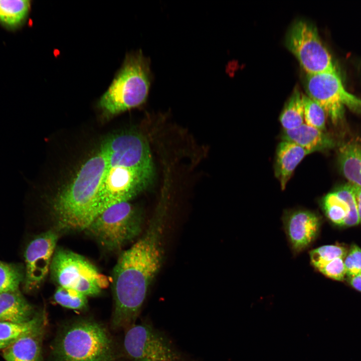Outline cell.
Instances as JSON below:
<instances>
[{"mask_svg": "<svg viewBox=\"0 0 361 361\" xmlns=\"http://www.w3.org/2000/svg\"><path fill=\"white\" fill-rule=\"evenodd\" d=\"M30 9L29 1L0 0V23L8 28H16L24 23Z\"/></svg>", "mask_w": 361, "mask_h": 361, "instance_id": "ffe728a7", "label": "cell"}, {"mask_svg": "<svg viewBox=\"0 0 361 361\" xmlns=\"http://www.w3.org/2000/svg\"><path fill=\"white\" fill-rule=\"evenodd\" d=\"M102 146L107 164L95 218L109 207L129 201L136 196L149 185L154 174L148 145L140 135L134 132L117 134Z\"/></svg>", "mask_w": 361, "mask_h": 361, "instance_id": "7a4b0ae2", "label": "cell"}, {"mask_svg": "<svg viewBox=\"0 0 361 361\" xmlns=\"http://www.w3.org/2000/svg\"><path fill=\"white\" fill-rule=\"evenodd\" d=\"M352 186L357 206L359 222L361 224V188L353 185Z\"/></svg>", "mask_w": 361, "mask_h": 361, "instance_id": "83f0119b", "label": "cell"}, {"mask_svg": "<svg viewBox=\"0 0 361 361\" xmlns=\"http://www.w3.org/2000/svg\"><path fill=\"white\" fill-rule=\"evenodd\" d=\"M286 233L292 249L298 253L308 247L318 234L320 220L314 213L306 210L286 212L283 217Z\"/></svg>", "mask_w": 361, "mask_h": 361, "instance_id": "7c38bea8", "label": "cell"}, {"mask_svg": "<svg viewBox=\"0 0 361 361\" xmlns=\"http://www.w3.org/2000/svg\"><path fill=\"white\" fill-rule=\"evenodd\" d=\"M280 121L284 129H291L304 123L302 94L295 89L286 104L280 116Z\"/></svg>", "mask_w": 361, "mask_h": 361, "instance_id": "44dd1931", "label": "cell"}, {"mask_svg": "<svg viewBox=\"0 0 361 361\" xmlns=\"http://www.w3.org/2000/svg\"><path fill=\"white\" fill-rule=\"evenodd\" d=\"M152 80L149 59L140 50L128 54L98 105L107 115L137 107L146 100Z\"/></svg>", "mask_w": 361, "mask_h": 361, "instance_id": "5b68a950", "label": "cell"}, {"mask_svg": "<svg viewBox=\"0 0 361 361\" xmlns=\"http://www.w3.org/2000/svg\"><path fill=\"white\" fill-rule=\"evenodd\" d=\"M23 278L19 269L0 261V293L18 290Z\"/></svg>", "mask_w": 361, "mask_h": 361, "instance_id": "d4e9b609", "label": "cell"}, {"mask_svg": "<svg viewBox=\"0 0 361 361\" xmlns=\"http://www.w3.org/2000/svg\"><path fill=\"white\" fill-rule=\"evenodd\" d=\"M58 233L49 230L37 236L27 246L25 254V289L38 288L46 277L56 249Z\"/></svg>", "mask_w": 361, "mask_h": 361, "instance_id": "8fae6325", "label": "cell"}, {"mask_svg": "<svg viewBox=\"0 0 361 361\" xmlns=\"http://www.w3.org/2000/svg\"><path fill=\"white\" fill-rule=\"evenodd\" d=\"M304 123L324 131L326 125V113L322 108L307 96L302 94Z\"/></svg>", "mask_w": 361, "mask_h": 361, "instance_id": "603a6c76", "label": "cell"}, {"mask_svg": "<svg viewBox=\"0 0 361 361\" xmlns=\"http://www.w3.org/2000/svg\"><path fill=\"white\" fill-rule=\"evenodd\" d=\"M327 218L333 224L347 227L359 224L357 206L350 184L325 195L321 202Z\"/></svg>", "mask_w": 361, "mask_h": 361, "instance_id": "4fadbf2b", "label": "cell"}, {"mask_svg": "<svg viewBox=\"0 0 361 361\" xmlns=\"http://www.w3.org/2000/svg\"><path fill=\"white\" fill-rule=\"evenodd\" d=\"M46 321L45 313L43 312L25 322L0 321V342L10 344L21 337L45 325Z\"/></svg>", "mask_w": 361, "mask_h": 361, "instance_id": "d6986e66", "label": "cell"}, {"mask_svg": "<svg viewBox=\"0 0 361 361\" xmlns=\"http://www.w3.org/2000/svg\"><path fill=\"white\" fill-rule=\"evenodd\" d=\"M50 271L61 286L75 289L87 296H95L108 283L105 276L81 255L63 248L55 251Z\"/></svg>", "mask_w": 361, "mask_h": 361, "instance_id": "ba28073f", "label": "cell"}, {"mask_svg": "<svg viewBox=\"0 0 361 361\" xmlns=\"http://www.w3.org/2000/svg\"><path fill=\"white\" fill-rule=\"evenodd\" d=\"M346 275L350 277L361 272V249L352 245L344 258Z\"/></svg>", "mask_w": 361, "mask_h": 361, "instance_id": "4316f807", "label": "cell"}, {"mask_svg": "<svg viewBox=\"0 0 361 361\" xmlns=\"http://www.w3.org/2000/svg\"><path fill=\"white\" fill-rule=\"evenodd\" d=\"M44 325L21 337L3 349L6 361H42Z\"/></svg>", "mask_w": 361, "mask_h": 361, "instance_id": "5bb4252c", "label": "cell"}, {"mask_svg": "<svg viewBox=\"0 0 361 361\" xmlns=\"http://www.w3.org/2000/svg\"><path fill=\"white\" fill-rule=\"evenodd\" d=\"M107 164L106 152L102 145L99 151L83 164L73 181L55 199L53 212L60 230H85L95 218Z\"/></svg>", "mask_w": 361, "mask_h": 361, "instance_id": "3957f363", "label": "cell"}, {"mask_svg": "<svg viewBox=\"0 0 361 361\" xmlns=\"http://www.w3.org/2000/svg\"><path fill=\"white\" fill-rule=\"evenodd\" d=\"M282 139L295 143L309 154L331 148L334 145L333 140L324 131L305 123L293 129H283Z\"/></svg>", "mask_w": 361, "mask_h": 361, "instance_id": "9a60e30c", "label": "cell"}, {"mask_svg": "<svg viewBox=\"0 0 361 361\" xmlns=\"http://www.w3.org/2000/svg\"><path fill=\"white\" fill-rule=\"evenodd\" d=\"M305 89L334 124L343 120L345 107L361 114V99L346 90L337 72L306 74Z\"/></svg>", "mask_w": 361, "mask_h": 361, "instance_id": "9c48e42d", "label": "cell"}, {"mask_svg": "<svg viewBox=\"0 0 361 361\" xmlns=\"http://www.w3.org/2000/svg\"><path fill=\"white\" fill-rule=\"evenodd\" d=\"M309 153L292 142L282 140L278 144L275 165V173L284 190L295 169Z\"/></svg>", "mask_w": 361, "mask_h": 361, "instance_id": "2e32d148", "label": "cell"}, {"mask_svg": "<svg viewBox=\"0 0 361 361\" xmlns=\"http://www.w3.org/2000/svg\"><path fill=\"white\" fill-rule=\"evenodd\" d=\"M87 296L70 288L59 286L54 294L55 301L61 306L74 310L87 308Z\"/></svg>", "mask_w": 361, "mask_h": 361, "instance_id": "7402d4cb", "label": "cell"}, {"mask_svg": "<svg viewBox=\"0 0 361 361\" xmlns=\"http://www.w3.org/2000/svg\"><path fill=\"white\" fill-rule=\"evenodd\" d=\"M187 361H189V360H187Z\"/></svg>", "mask_w": 361, "mask_h": 361, "instance_id": "4dcf8cb0", "label": "cell"}, {"mask_svg": "<svg viewBox=\"0 0 361 361\" xmlns=\"http://www.w3.org/2000/svg\"><path fill=\"white\" fill-rule=\"evenodd\" d=\"M286 44L306 74L337 72L316 27L309 22H295L288 33Z\"/></svg>", "mask_w": 361, "mask_h": 361, "instance_id": "30bf717a", "label": "cell"}, {"mask_svg": "<svg viewBox=\"0 0 361 361\" xmlns=\"http://www.w3.org/2000/svg\"><path fill=\"white\" fill-rule=\"evenodd\" d=\"M10 344L0 342V349H4Z\"/></svg>", "mask_w": 361, "mask_h": 361, "instance_id": "f546056e", "label": "cell"}, {"mask_svg": "<svg viewBox=\"0 0 361 361\" xmlns=\"http://www.w3.org/2000/svg\"><path fill=\"white\" fill-rule=\"evenodd\" d=\"M160 202L141 237L119 256L113 274L114 308L111 325L127 328L134 324L149 290L162 265L167 210Z\"/></svg>", "mask_w": 361, "mask_h": 361, "instance_id": "6da1fadb", "label": "cell"}, {"mask_svg": "<svg viewBox=\"0 0 361 361\" xmlns=\"http://www.w3.org/2000/svg\"><path fill=\"white\" fill-rule=\"evenodd\" d=\"M347 251L343 247L328 245L320 246L310 252V260L316 269L320 265L336 258H344Z\"/></svg>", "mask_w": 361, "mask_h": 361, "instance_id": "cb8c5ba5", "label": "cell"}, {"mask_svg": "<svg viewBox=\"0 0 361 361\" xmlns=\"http://www.w3.org/2000/svg\"><path fill=\"white\" fill-rule=\"evenodd\" d=\"M122 349L128 361H187L184 353L149 317L126 328Z\"/></svg>", "mask_w": 361, "mask_h": 361, "instance_id": "52a82bcc", "label": "cell"}, {"mask_svg": "<svg viewBox=\"0 0 361 361\" xmlns=\"http://www.w3.org/2000/svg\"><path fill=\"white\" fill-rule=\"evenodd\" d=\"M32 314V306L19 290L0 293V321L25 322Z\"/></svg>", "mask_w": 361, "mask_h": 361, "instance_id": "e0dca14e", "label": "cell"}, {"mask_svg": "<svg viewBox=\"0 0 361 361\" xmlns=\"http://www.w3.org/2000/svg\"><path fill=\"white\" fill-rule=\"evenodd\" d=\"M143 223L142 213L126 201L106 209L85 230L106 249L117 251L139 236Z\"/></svg>", "mask_w": 361, "mask_h": 361, "instance_id": "8992f818", "label": "cell"}, {"mask_svg": "<svg viewBox=\"0 0 361 361\" xmlns=\"http://www.w3.org/2000/svg\"><path fill=\"white\" fill-rule=\"evenodd\" d=\"M53 361H115L112 339L104 326L88 319L65 326L51 348Z\"/></svg>", "mask_w": 361, "mask_h": 361, "instance_id": "277c9868", "label": "cell"}, {"mask_svg": "<svg viewBox=\"0 0 361 361\" xmlns=\"http://www.w3.org/2000/svg\"><path fill=\"white\" fill-rule=\"evenodd\" d=\"M343 260L341 258H336L320 265L316 269L332 279L342 281L346 276Z\"/></svg>", "mask_w": 361, "mask_h": 361, "instance_id": "484cf974", "label": "cell"}, {"mask_svg": "<svg viewBox=\"0 0 361 361\" xmlns=\"http://www.w3.org/2000/svg\"><path fill=\"white\" fill-rule=\"evenodd\" d=\"M347 281L352 287L361 292V272L353 276L347 277Z\"/></svg>", "mask_w": 361, "mask_h": 361, "instance_id": "f1b7e54d", "label": "cell"}, {"mask_svg": "<svg viewBox=\"0 0 361 361\" xmlns=\"http://www.w3.org/2000/svg\"><path fill=\"white\" fill-rule=\"evenodd\" d=\"M338 160L341 171L350 184L361 188V144L354 142L343 144Z\"/></svg>", "mask_w": 361, "mask_h": 361, "instance_id": "ac0fdd59", "label": "cell"}]
</instances>
